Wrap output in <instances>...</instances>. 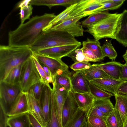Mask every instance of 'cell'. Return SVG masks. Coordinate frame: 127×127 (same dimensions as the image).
<instances>
[{
  "mask_svg": "<svg viewBox=\"0 0 127 127\" xmlns=\"http://www.w3.org/2000/svg\"><path fill=\"white\" fill-rule=\"evenodd\" d=\"M125 0H101V2L102 5V6L95 10L91 14L98 12L117 9L120 7Z\"/></svg>",
  "mask_w": 127,
  "mask_h": 127,
  "instance_id": "32",
  "label": "cell"
},
{
  "mask_svg": "<svg viewBox=\"0 0 127 127\" xmlns=\"http://www.w3.org/2000/svg\"><path fill=\"white\" fill-rule=\"evenodd\" d=\"M97 64L98 66L111 78L116 80H121L122 64L119 62L112 61Z\"/></svg>",
  "mask_w": 127,
  "mask_h": 127,
  "instance_id": "19",
  "label": "cell"
},
{
  "mask_svg": "<svg viewBox=\"0 0 127 127\" xmlns=\"http://www.w3.org/2000/svg\"><path fill=\"white\" fill-rule=\"evenodd\" d=\"M77 3L71 5L66 7L65 10L58 15L56 16L55 18L49 23L48 25L43 29V31L48 30L65 20L69 16L70 14L76 6Z\"/></svg>",
  "mask_w": 127,
  "mask_h": 127,
  "instance_id": "30",
  "label": "cell"
},
{
  "mask_svg": "<svg viewBox=\"0 0 127 127\" xmlns=\"http://www.w3.org/2000/svg\"><path fill=\"white\" fill-rule=\"evenodd\" d=\"M44 84L43 82L40 81L33 85L30 88L32 90L35 97L39 102Z\"/></svg>",
  "mask_w": 127,
  "mask_h": 127,
  "instance_id": "41",
  "label": "cell"
},
{
  "mask_svg": "<svg viewBox=\"0 0 127 127\" xmlns=\"http://www.w3.org/2000/svg\"><path fill=\"white\" fill-rule=\"evenodd\" d=\"M83 127H92L91 125L89 123L87 120L84 125Z\"/></svg>",
  "mask_w": 127,
  "mask_h": 127,
  "instance_id": "52",
  "label": "cell"
},
{
  "mask_svg": "<svg viewBox=\"0 0 127 127\" xmlns=\"http://www.w3.org/2000/svg\"><path fill=\"white\" fill-rule=\"evenodd\" d=\"M9 127H31L28 113L8 117L7 121Z\"/></svg>",
  "mask_w": 127,
  "mask_h": 127,
  "instance_id": "23",
  "label": "cell"
},
{
  "mask_svg": "<svg viewBox=\"0 0 127 127\" xmlns=\"http://www.w3.org/2000/svg\"><path fill=\"white\" fill-rule=\"evenodd\" d=\"M102 5L101 0H80L69 17L89 16Z\"/></svg>",
  "mask_w": 127,
  "mask_h": 127,
  "instance_id": "9",
  "label": "cell"
},
{
  "mask_svg": "<svg viewBox=\"0 0 127 127\" xmlns=\"http://www.w3.org/2000/svg\"><path fill=\"white\" fill-rule=\"evenodd\" d=\"M72 91L78 108L84 111H88L93 105L95 99L94 97L90 93H80Z\"/></svg>",
  "mask_w": 127,
  "mask_h": 127,
  "instance_id": "21",
  "label": "cell"
},
{
  "mask_svg": "<svg viewBox=\"0 0 127 127\" xmlns=\"http://www.w3.org/2000/svg\"><path fill=\"white\" fill-rule=\"evenodd\" d=\"M81 45L76 44L52 47L39 50L35 52L40 55L51 58L61 59Z\"/></svg>",
  "mask_w": 127,
  "mask_h": 127,
  "instance_id": "10",
  "label": "cell"
},
{
  "mask_svg": "<svg viewBox=\"0 0 127 127\" xmlns=\"http://www.w3.org/2000/svg\"><path fill=\"white\" fill-rule=\"evenodd\" d=\"M56 101L58 118L62 127V114L63 106L68 92L63 87L54 83L52 84Z\"/></svg>",
  "mask_w": 127,
  "mask_h": 127,
  "instance_id": "16",
  "label": "cell"
},
{
  "mask_svg": "<svg viewBox=\"0 0 127 127\" xmlns=\"http://www.w3.org/2000/svg\"><path fill=\"white\" fill-rule=\"evenodd\" d=\"M33 55L40 63L47 67L53 79L56 75L69 70L68 66L61 59L49 57L33 52Z\"/></svg>",
  "mask_w": 127,
  "mask_h": 127,
  "instance_id": "8",
  "label": "cell"
},
{
  "mask_svg": "<svg viewBox=\"0 0 127 127\" xmlns=\"http://www.w3.org/2000/svg\"><path fill=\"white\" fill-rule=\"evenodd\" d=\"M125 127H127V122L125 126Z\"/></svg>",
  "mask_w": 127,
  "mask_h": 127,
  "instance_id": "53",
  "label": "cell"
},
{
  "mask_svg": "<svg viewBox=\"0 0 127 127\" xmlns=\"http://www.w3.org/2000/svg\"><path fill=\"white\" fill-rule=\"evenodd\" d=\"M71 75V73L69 70L63 72L54 77V82L63 87L69 92L72 90Z\"/></svg>",
  "mask_w": 127,
  "mask_h": 127,
  "instance_id": "26",
  "label": "cell"
},
{
  "mask_svg": "<svg viewBox=\"0 0 127 127\" xmlns=\"http://www.w3.org/2000/svg\"><path fill=\"white\" fill-rule=\"evenodd\" d=\"M114 109L118 112L125 127L127 122V95L115 93Z\"/></svg>",
  "mask_w": 127,
  "mask_h": 127,
  "instance_id": "20",
  "label": "cell"
},
{
  "mask_svg": "<svg viewBox=\"0 0 127 127\" xmlns=\"http://www.w3.org/2000/svg\"><path fill=\"white\" fill-rule=\"evenodd\" d=\"M87 120L92 127H107L105 121L99 117H89Z\"/></svg>",
  "mask_w": 127,
  "mask_h": 127,
  "instance_id": "40",
  "label": "cell"
},
{
  "mask_svg": "<svg viewBox=\"0 0 127 127\" xmlns=\"http://www.w3.org/2000/svg\"><path fill=\"white\" fill-rule=\"evenodd\" d=\"M56 16L54 13H46L35 16L26 23L20 24L16 29L9 32L8 45L30 47Z\"/></svg>",
  "mask_w": 127,
  "mask_h": 127,
  "instance_id": "1",
  "label": "cell"
},
{
  "mask_svg": "<svg viewBox=\"0 0 127 127\" xmlns=\"http://www.w3.org/2000/svg\"><path fill=\"white\" fill-rule=\"evenodd\" d=\"M29 113V107L25 94L22 92L7 115L8 117H11Z\"/></svg>",
  "mask_w": 127,
  "mask_h": 127,
  "instance_id": "17",
  "label": "cell"
},
{
  "mask_svg": "<svg viewBox=\"0 0 127 127\" xmlns=\"http://www.w3.org/2000/svg\"><path fill=\"white\" fill-rule=\"evenodd\" d=\"M26 96L29 113L37 120L42 127H45L46 123L45 120L40 104L35 97L32 90L30 89L25 93Z\"/></svg>",
  "mask_w": 127,
  "mask_h": 127,
  "instance_id": "11",
  "label": "cell"
},
{
  "mask_svg": "<svg viewBox=\"0 0 127 127\" xmlns=\"http://www.w3.org/2000/svg\"><path fill=\"white\" fill-rule=\"evenodd\" d=\"M78 108L71 90L68 92L62 109V127H64L66 126Z\"/></svg>",
  "mask_w": 127,
  "mask_h": 127,
  "instance_id": "12",
  "label": "cell"
},
{
  "mask_svg": "<svg viewBox=\"0 0 127 127\" xmlns=\"http://www.w3.org/2000/svg\"><path fill=\"white\" fill-rule=\"evenodd\" d=\"M8 116L0 106V127H7Z\"/></svg>",
  "mask_w": 127,
  "mask_h": 127,
  "instance_id": "45",
  "label": "cell"
},
{
  "mask_svg": "<svg viewBox=\"0 0 127 127\" xmlns=\"http://www.w3.org/2000/svg\"><path fill=\"white\" fill-rule=\"evenodd\" d=\"M82 45L83 46L92 51L100 61L104 60V57L99 40L87 38L86 40L83 42Z\"/></svg>",
  "mask_w": 127,
  "mask_h": 127,
  "instance_id": "28",
  "label": "cell"
},
{
  "mask_svg": "<svg viewBox=\"0 0 127 127\" xmlns=\"http://www.w3.org/2000/svg\"><path fill=\"white\" fill-rule=\"evenodd\" d=\"M80 0H36L34 1L35 5H44L49 9L56 6H62L67 7L71 5L77 3Z\"/></svg>",
  "mask_w": 127,
  "mask_h": 127,
  "instance_id": "27",
  "label": "cell"
},
{
  "mask_svg": "<svg viewBox=\"0 0 127 127\" xmlns=\"http://www.w3.org/2000/svg\"><path fill=\"white\" fill-rule=\"evenodd\" d=\"M82 49L84 54L92 62H96L101 61L91 50L83 46Z\"/></svg>",
  "mask_w": 127,
  "mask_h": 127,
  "instance_id": "44",
  "label": "cell"
},
{
  "mask_svg": "<svg viewBox=\"0 0 127 127\" xmlns=\"http://www.w3.org/2000/svg\"><path fill=\"white\" fill-rule=\"evenodd\" d=\"M21 92L19 85L0 81V106L7 115Z\"/></svg>",
  "mask_w": 127,
  "mask_h": 127,
  "instance_id": "6",
  "label": "cell"
},
{
  "mask_svg": "<svg viewBox=\"0 0 127 127\" xmlns=\"http://www.w3.org/2000/svg\"><path fill=\"white\" fill-rule=\"evenodd\" d=\"M32 58L37 71L40 76L41 81L44 84L49 85L54 83L53 78L49 76L45 72L40 64L35 57L33 55Z\"/></svg>",
  "mask_w": 127,
  "mask_h": 127,
  "instance_id": "36",
  "label": "cell"
},
{
  "mask_svg": "<svg viewBox=\"0 0 127 127\" xmlns=\"http://www.w3.org/2000/svg\"><path fill=\"white\" fill-rule=\"evenodd\" d=\"M52 89L50 85L44 84L39 101L44 118L46 123L49 121L50 117Z\"/></svg>",
  "mask_w": 127,
  "mask_h": 127,
  "instance_id": "15",
  "label": "cell"
},
{
  "mask_svg": "<svg viewBox=\"0 0 127 127\" xmlns=\"http://www.w3.org/2000/svg\"><path fill=\"white\" fill-rule=\"evenodd\" d=\"M116 93L127 95V80L124 81L120 85Z\"/></svg>",
  "mask_w": 127,
  "mask_h": 127,
  "instance_id": "46",
  "label": "cell"
},
{
  "mask_svg": "<svg viewBox=\"0 0 127 127\" xmlns=\"http://www.w3.org/2000/svg\"><path fill=\"white\" fill-rule=\"evenodd\" d=\"M91 65V64L88 62H76L73 64L70 68L76 72L88 69Z\"/></svg>",
  "mask_w": 127,
  "mask_h": 127,
  "instance_id": "42",
  "label": "cell"
},
{
  "mask_svg": "<svg viewBox=\"0 0 127 127\" xmlns=\"http://www.w3.org/2000/svg\"><path fill=\"white\" fill-rule=\"evenodd\" d=\"M87 112L78 108L64 127H83L87 121Z\"/></svg>",
  "mask_w": 127,
  "mask_h": 127,
  "instance_id": "24",
  "label": "cell"
},
{
  "mask_svg": "<svg viewBox=\"0 0 127 127\" xmlns=\"http://www.w3.org/2000/svg\"><path fill=\"white\" fill-rule=\"evenodd\" d=\"M31 0H25L21 1L18 4L17 7L18 8H21L24 6L29 5L30 4Z\"/></svg>",
  "mask_w": 127,
  "mask_h": 127,
  "instance_id": "49",
  "label": "cell"
},
{
  "mask_svg": "<svg viewBox=\"0 0 127 127\" xmlns=\"http://www.w3.org/2000/svg\"><path fill=\"white\" fill-rule=\"evenodd\" d=\"M46 73L49 76L52 77L50 72L49 69L44 64L40 63Z\"/></svg>",
  "mask_w": 127,
  "mask_h": 127,
  "instance_id": "50",
  "label": "cell"
},
{
  "mask_svg": "<svg viewBox=\"0 0 127 127\" xmlns=\"http://www.w3.org/2000/svg\"><path fill=\"white\" fill-rule=\"evenodd\" d=\"M111 41H106L101 47L104 57H108L109 59L113 61L116 59L117 54L112 44Z\"/></svg>",
  "mask_w": 127,
  "mask_h": 127,
  "instance_id": "37",
  "label": "cell"
},
{
  "mask_svg": "<svg viewBox=\"0 0 127 127\" xmlns=\"http://www.w3.org/2000/svg\"><path fill=\"white\" fill-rule=\"evenodd\" d=\"M123 57L126 63L127 64V50L125 53L123 55Z\"/></svg>",
  "mask_w": 127,
  "mask_h": 127,
  "instance_id": "51",
  "label": "cell"
},
{
  "mask_svg": "<svg viewBox=\"0 0 127 127\" xmlns=\"http://www.w3.org/2000/svg\"><path fill=\"white\" fill-rule=\"evenodd\" d=\"M23 63L13 68L4 81L9 84L19 85Z\"/></svg>",
  "mask_w": 127,
  "mask_h": 127,
  "instance_id": "34",
  "label": "cell"
},
{
  "mask_svg": "<svg viewBox=\"0 0 127 127\" xmlns=\"http://www.w3.org/2000/svg\"><path fill=\"white\" fill-rule=\"evenodd\" d=\"M33 7L31 4L27 5L20 8L19 14L21 20V24H24L25 21L29 18L32 14Z\"/></svg>",
  "mask_w": 127,
  "mask_h": 127,
  "instance_id": "39",
  "label": "cell"
},
{
  "mask_svg": "<svg viewBox=\"0 0 127 127\" xmlns=\"http://www.w3.org/2000/svg\"><path fill=\"white\" fill-rule=\"evenodd\" d=\"M92 105L107 115L113 111L114 108L110 98L95 99Z\"/></svg>",
  "mask_w": 127,
  "mask_h": 127,
  "instance_id": "31",
  "label": "cell"
},
{
  "mask_svg": "<svg viewBox=\"0 0 127 127\" xmlns=\"http://www.w3.org/2000/svg\"><path fill=\"white\" fill-rule=\"evenodd\" d=\"M71 58L74 62H89L92 61L86 57L84 54L82 48L76 49L67 56Z\"/></svg>",
  "mask_w": 127,
  "mask_h": 127,
  "instance_id": "38",
  "label": "cell"
},
{
  "mask_svg": "<svg viewBox=\"0 0 127 127\" xmlns=\"http://www.w3.org/2000/svg\"><path fill=\"white\" fill-rule=\"evenodd\" d=\"M33 52L29 47L0 46V81H4L10 71L31 57Z\"/></svg>",
  "mask_w": 127,
  "mask_h": 127,
  "instance_id": "2",
  "label": "cell"
},
{
  "mask_svg": "<svg viewBox=\"0 0 127 127\" xmlns=\"http://www.w3.org/2000/svg\"><path fill=\"white\" fill-rule=\"evenodd\" d=\"M28 114L31 125L32 127H42L32 115L29 113Z\"/></svg>",
  "mask_w": 127,
  "mask_h": 127,
  "instance_id": "48",
  "label": "cell"
},
{
  "mask_svg": "<svg viewBox=\"0 0 127 127\" xmlns=\"http://www.w3.org/2000/svg\"><path fill=\"white\" fill-rule=\"evenodd\" d=\"M84 17L83 16H68L64 21L51 28L67 32L74 37L83 36L84 29L79 21Z\"/></svg>",
  "mask_w": 127,
  "mask_h": 127,
  "instance_id": "7",
  "label": "cell"
},
{
  "mask_svg": "<svg viewBox=\"0 0 127 127\" xmlns=\"http://www.w3.org/2000/svg\"><path fill=\"white\" fill-rule=\"evenodd\" d=\"M90 93L95 99L110 98L114 95L105 91L89 82Z\"/></svg>",
  "mask_w": 127,
  "mask_h": 127,
  "instance_id": "35",
  "label": "cell"
},
{
  "mask_svg": "<svg viewBox=\"0 0 127 127\" xmlns=\"http://www.w3.org/2000/svg\"><path fill=\"white\" fill-rule=\"evenodd\" d=\"M108 116L92 105L88 111L87 113V117L91 116H96L102 119L105 121Z\"/></svg>",
  "mask_w": 127,
  "mask_h": 127,
  "instance_id": "43",
  "label": "cell"
},
{
  "mask_svg": "<svg viewBox=\"0 0 127 127\" xmlns=\"http://www.w3.org/2000/svg\"></svg>",
  "mask_w": 127,
  "mask_h": 127,
  "instance_id": "54",
  "label": "cell"
},
{
  "mask_svg": "<svg viewBox=\"0 0 127 127\" xmlns=\"http://www.w3.org/2000/svg\"><path fill=\"white\" fill-rule=\"evenodd\" d=\"M72 90L80 93H90L89 82L81 71L76 72L71 77Z\"/></svg>",
  "mask_w": 127,
  "mask_h": 127,
  "instance_id": "14",
  "label": "cell"
},
{
  "mask_svg": "<svg viewBox=\"0 0 127 127\" xmlns=\"http://www.w3.org/2000/svg\"><path fill=\"white\" fill-rule=\"evenodd\" d=\"M81 44L68 32L51 28L43 32L30 48L33 52L55 47Z\"/></svg>",
  "mask_w": 127,
  "mask_h": 127,
  "instance_id": "3",
  "label": "cell"
},
{
  "mask_svg": "<svg viewBox=\"0 0 127 127\" xmlns=\"http://www.w3.org/2000/svg\"><path fill=\"white\" fill-rule=\"evenodd\" d=\"M107 11L96 12L89 15L86 19L82 22L84 27L87 28L105 19L111 15Z\"/></svg>",
  "mask_w": 127,
  "mask_h": 127,
  "instance_id": "29",
  "label": "cell"
},
{
  "mask_svg": "<svg viewBox=\"0 0 127 127\" xmlns=\"http://www.w3.org/2000/svg\"><path fill=\"white\" fill-rule=\"evenodd\" d=\"M81 71L89 82L96 79L111 78L98 66L97 64H94L89 69Z\"/></svg>",
  "mask_w": 127,
  "mask_h": 127,
  "instance_id": "22",
  "label": "cell"
},
{
  "mask_svg": "<svg viewBox=\"0 0 127 127\" xmlns=\"http://www.w3.org/2000/svg\"><path fill=\"white\" fill-rule=\"evenodd\" d=\"M124 81L115 80L111 78L96 79L91 82L103 90L114 94L119 86Z\"/></svg>",
  "mask_w": 127,
  "mask_h": 127,
  "instance_id": "18",
  "label": "cell"
},
{
  "mask_svg": "<svg viewBox=\"0 0 127 127\" xmlns=\"http://www.w3.org/2000/svg\"><path fill=\"white\" fill-rule=\"evenodd\" d=\"M121 15L114 13L108 17L88 27L85 31L91 34L96 40L109 38L115 39L117 24Z\"/></svg>",
  "mask_w": 127,
  "mask_h": 127,
  "instance_id": "4",
  "label": "cell"
},
{
  "mask_svg": "<svg viewBox=\"0 0 127 127\" xmlns=\"http://www.w3.org/2000/svg\"><path fill=\"white\" fill-rule=\"evenodd\" d=\"M115 36L118 42L127 47V10L121 13L117 24Z\"/></svg>",
  "mask_w": 127,
  "mask_h": 127,
  "instance_id": "13",
  "label": "cell"
},
{
  "mask_svg": "<svg viewBox=\"0 0 127 127\" xmlns=\"http://www.w3.org/2000/svg\"><path fill=\"white\" fill-rule=\"evenodd\" d=\"M40 81L41 77L32 56L23 64L19 85L22 92L26 93L32 86Z\"/></svg>",
  "mask_w": 127,
  "mask_h": 127,
  "instance_id": "5",
  "label": "cell"
},
{
  "mask_svg": "<svg viewBox=\"0 0 127 127\" xmlns=\"http://www.w3.org/2000/svg\"><path fill=\"white\" fill-rule=\"evenodd\" d=\"M120 79L124 81L127 80V64L126 63L122 65Z\"/></svg>",
  "mask_w": 127,
  "mask_h": 127,
  "instance_id": "47",
  "label": "cell"
},
{
  "mask_svg": "<svg viewBox=\"0 0 127 127\" xmlns=\"http://www.w3.org/2000/svg\"><path fill=\"white\" fill-rule=\"evenodd\" d=\"M107 127H123V122L118 111H113L107 117L105 120Z\"/></svg>",
  "mask_w": 127,
  "mask_h": 127,
  "instance_id": "33",
  "label": "cell"
},
{
  "mask_svg": "<svg viewBox=\"0 0 127 127\" xmlns=\"http://www.w3.org/2000/svg\"><path fill=\"white\" fill-rule=\"evenodd\" d=\"M45 127H62L58 118L55 96L52 88L51 92L50 119Z\"/></svg>",
  "mask_w": 127,
  "mask_h": 127,
  "instance_id": "25",
  "label": "cell"
}]
</instances>
